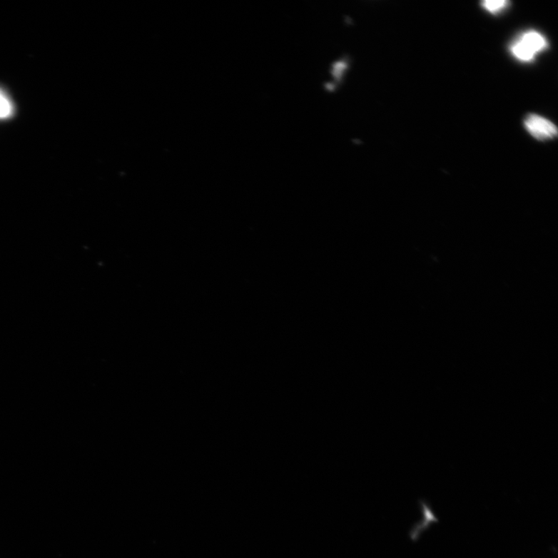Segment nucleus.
<instances>
[{
	"mask_svg": "<svg viewBox=\"0 0 558 558\" xmlns=\"http://www.w3.org/2000/svg\"><path fill=\"white\" fill-rule=\"evenodd\" d=\"M548 42L542 34L530 31L522 34L510 46V51L517 59L532 61L539 53L547 49Z\"/></svg>",
	"mask_w": 558,
	"mask_h": 558,
	"instance_id": "nucleus-1",
	"label": "nucleus"
},
{
	"mask_svg": "<svg viewBox=\"0 0 558 558\" xmlns=\"http://www.w3.org/2000/svg\"><path fill=\"white\" fill-rule=\"evenodd\" d=\"M509 4L506 0H487L482 3L485 10L493 14L502 12Z\"/></svg>",
	"mask_w": 558,
	"mask_h": 558,
	"instance_id": "nucleus-4",
	"label": "nucleus"
},
{
	"mask_svg": "<svg viewBox=\"0 0 558 558\" xmlns=\"http://www.w3.org/2000/svg\"><path fill=\"white\" fill-rule=\"evenodd\" d=\"M348 69V61L342 60L335 62L334 66H333L332 74L334 76L337 82H340L342 75L345 73V71Z\"/></svg>",
	"mask_w": 558,
	"mask_h": 558,
	"instance_id": "nucleus-5",
	"label": "nucleus"
},
{
	"mask_svg": "<svg viewBox=\"0 0 558 558\" xmlns=\"http://www.w3.org/2000/svg\"><path fill=\"white\" fill-rule=\"evenodd\" d=\"M524 125L527 131L539 141L552 140L557 136V128L550 121L537 114H529Z\"/></svg>",
	"mask_w": 558,
	"mask_h": 558,
	"instance_id": "nucleus-2",
	"label": "nucleus"
},
{
	"mask_svg": "<svg viewBox=\"0 0 558 558\" xmlns=\"http://www.w3.org/2000/svg\"><path fill=\"white\" fill-rule=\"evenodd\" d=\"M13 111V104L10 98L0 89V119L10 118Z\"/></svg>",
	"mask_w": 558,
	"mask_h": 558,
	"instance_id": "nucleus-3",
	"label": "nucleus"
}]
</instances>
